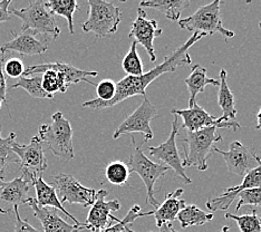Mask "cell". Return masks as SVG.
<instances>
[{
  "label": "cell",
  "mask_w": 261,
  "mask_h": 232,
  "mask_svg": "<svg viewBox=\"0 0 261 232\" xmlns=\"http://www.w3.org/2000/svg\"><path fill=\"white\" fill-rule=\"evenodd\" d=\"M205 34L202 33H193L185 44L180 46L179 48L174 50L168 57H165L164 62L158 66L154 67L147 73H144L142 76H126L116 83V94L114 98L110 102H102L97 98H94L88 102L83 103V107H88L93 110H102L109 109L117 104H120L127 98L133 96H143L146 97V88L152 82L159 79L160 76L168 73H173L181 66H186L192 63V59L189 55V49L193 45L198 43L199 40L205 37Z\"/></svg>",
  "instance_id": "6da1fadb"
},
{
  "label": "cell",
  "mask_w": 261,
  "mask_h": 232,
  "mask_svg": "<svg viewBox=\"0 0 261 232\" xmlns=\"http://www.w3.org/2000/svg\"><path fill=\"white\" fill-rule=\"evenodd\" d=\"M73 127L62 112L51 115V123L41 125L38 131L39 139L54 156L66 161L75 158L73 143Z\"/></svg>",
  "instance_id": "7a4b0ae2"
},
{
  "label": "cell",
  "mask_w": 261,
  "mask_h": 232,
  "mask_svg": "<svg viewBox=\"0 0 261 232\" xmlns=\"http://www.w3.org/2000/svg\"><path fill=\"white\" fill-rule=\"evenodd\" d=\"M217 127H205L195 132H188L183 140L188 144V151L182 160L183 168L194 166L199 171L207 170V160L216 151V144L222 136L216 134Z\"/></svg>",
  "instance_id": "3957f363"
},
{
  "label": "cell",
  "mask_w": 261,
  "mask_h": 232,
  "mask_svg": "<svg viewBox=\"0 0 261 232\" xmlns=\"http://www.w3.org/2000/svg\"><path fill=\"white\" fill-rule=\"evenodd\" d=\"M10 15L17 16L22 20L21 31H31L37 35H50L56 39L61 35L55 15L43 0H32L26 8L11 9Z\"/></svg>",
  "instance_id": "277c9868"
},
{
  "label": "cell",
  "mask_w": 261,
  "mask_h": 232,
  "mask_svg": "<svg viewBox=\"0 0 261 232\" xmlns=\"http://www.w3.org/2000/svg\"><path fill=\"white\" fill-rule=\"evenodd\" d=\"M222 2L215 0L210 4L201 6L191 16L179 20V26L193 33H202L211 36L216 33L220 34L224 38L234 37V32L227 29L222 23L220 5Z\"/></svg>",
  "instance_id": "5b68a950"
},
{
  "label": "cell",
  "mask_w": 261,
  "mask_h": 232,
  "mask_svg": "<svg viewBox=\"0 0 261 232\" xmlns=\"http://www.w3.org/2000/svg\"><path fill=\"white\" fill-rule=\"evenodd\" d=\"M88 7L87 20L82 23L83 32L93 33L97 38L108 37L117 32L122 21L120 8L104 0H90Z\"/></svg>",
  "instance_id": "8992f818"
},
{
  "label": "cell",
  "mask_w": 261,
  "mask_h": 232,
  "mask_svg": "<svg viewBox=\"0 0 261 232\" xmlns=\"http://www.w3.org/2000/svg\"><path fill=\"white\" fill-rule=\"evenodd\" d=\"M132 143L134 146V151L127 162V166L129 168L130 172L138 174L142 178V181H143L147 193L146 203H150L156 209V208H159L160 203L155 199V196H154V186H155V183L160 177L167 173L170 168L167 165L159 164L151 161L143 153V151L136 145L135 140L133 138Z\"/></svg>",
  "instance_id": "52a82bcc"
},
{
  "label": "cell",
  "mask_w": 261,
  "mask_h": 232,
  "mask_svg": "<svg viewBox=\"0 0 261 232\" xmlns=\"http://www.w3.org/2000/svg\"><path fill=\"white\" fill-rule=\"evenodd\" d=\"M50 186L55 189L62 204L68 202L70 204L92 207L96 200V190L82 186L73 175L61 173L51 176Z\"/></svg>",
  "instance_id": "ba28073f"
},
{
  "label": "cell",
  "mask_w": 261,
  "mask_h": 232,
  "mask_svg": "<svg viewBox=\"0 0 261 232\" xmlns=\"http://www.w3.org/2000/svg\"><path fill=\"white\" fill-rule=\"evenodd\" d=\"M158 111L149 99L144 97L142 104L132 114L126 117L115 132L113 133V139L117 140L120 136L129 133H141L143 135L144 142H149L153 139V131L151 128V122L156 117Z\"/></svg>",
  "instance_id": "9c48e42d"
},
{
  "label": "cell",
  "mask_w": 261,
  "mask_h": 232,
  "mask_svg": "<svg viewBox=\"0 0 261 232\" xmlns=\"http://www.w3.org/2000/svg\"><path fill=\"white\" fill-rule=\"evenodd\" d=\"M179 131V116L175 115L173 122H172L171 133L168 140L161 143L159 146H150L149 152L152 158L162 161L165 165L169 166L170 170H173L175 175L179 176L183 183L191 184L192 180L186 174L185 168L182 165V159L176 146V135Z\"/></svg>",
  "instance_id": "30bf717a"
},
{
  "label": "cell",
  "mask_w": 261,
  "mask_h": 232,
  "mask_svg": "<svg viewBox=\"0 0 261 232\" xmlns=\"http://www.w3.org/2000/svg\"><path fill=\"white\" fill-rule=\"evenodd\" d=\"M43 145L38 135L32 138L26 145H20L16 142L11 144L13 152L19 159V169L23 175H41L48 168Z\"/></svg>",
  "instance_id": "8fae6325"
},
{
  "label": "cell",
  "mask_w": 261,
  "mask_h": 232,
  "mask_svg": "<svg viewBox=\"0 0 261 232\" xmlns=\"http://www.w3.org/2000/svg\"><path fill=\"white\" fill-rule=\"evenodd\" d=\"M172 114L176 116H181L183 122V128L188 132H195V131L202 130L205 127H217V128H240V124L238 122H223L220 123L218 118L210 115L202 106L198 103H194L193 106L189 107L187 110L173 109L171 111Z\"/></svg>",
  "instance_id": "7c38bea8"
},
{
  "label": "cell",
  "mask_w": 261,
  "mask_h": 232,
  "mask_svg": "<svg viewBox=\"0 0 261 232\" xmlns=\"http://www.w3.org/2000/svg\"><path fill=\"white\" fill-rule=\"evenodd\" d=\"M33 175L16 177L13 181H4L0 176V213L10 214L20 204H25L32 184Z\"/></svg>",
  "instance_id": "4fadbf2b"
},
{
  "label": "cell",
  "mask_w": 261,
  "mask_h": 232,
  "mask_svg": "<svg viewBox=\"0 0 261 232\" xmlns=\"http://www.w3.org/2000/svg\"><path fill=\"white\" fill-rule=\"evenodd\" d=\"M215 153L222 156L228 170L231 173L239 176L247 175L249 172L257 168L261 161L258 154L243 145L239 141H233L231 143L228 152L221 151L216 147Z\"/></svg>",
  "instance_id": "5bb4252c"
},
{
  "label": "cell",
  "mask_w": 261,
  "mask_h": 232,
  "mask_svg": "<svg viewBox=\"0 0 261 232\" xmlns=\"http://www.w3.org/2000/svg\"><path fill=\"white\" fill-rule=\"evenodd\" d=\"M162 32V29L159 28L156 20L147 19V15L143 8L138 9V15L130 26L129 37L133 38L136 44L143 46L153 63L156 62L154 39L161 35Z\"/></svg>",
  "instance_id": "9a60e30c"
},
{
  "label": "cell",
  "mask_w": 261,
  "mask_h": 232,
  "mask_svg": "<svg viewBox=\"0 0 261 232\" xmlns=\"http://www.w3.org/2000/svg\"><path fill=\"white\" fill-rule=\"evenodd\" d=\"M108 195L106 190L97 191L96 200L91 207V210L87 214L86 221L82 223L83 230H91L92 232L103 230L111 225V220L113 217L111 212L121 209V203L117 200L105 201V196Z\"/></svg>",
  "instance_id": "2e32d148"
},
{
  "label": "cell",
  "mask_w": 261,
  "mask_h": 232,
  "mask_svg": "<svg viewBox=\"0 0 261 232\" xmlns=\"http://www.w3.org/2000/svg\"><path fill=\"white\" fill-rule=\"evenodd\" d=\"M261 187V161L259 165L256 169L249 172L247 175L243 177V181L236 187H230L224 190V192L217 196L215 199H211L206 202V208L210 211H218L222 210L225 211L229 209V207L233 203L234 199L238 196V194L243 191V190L251 189V188H258Z\"/></svg>",
  "instance_id": "e0dca14e"
},
{
  "label": "cell",
  "mask_w": 261,
  "mask_h": 232,
  "mask_svg": "<svg viewBox=\"0 0 261 232\" xmlns=\"http://www.w3.org/2000/svg\"><path fill=\"white\" fill-rule=\"evenodd\" d=\"M13 34V39L8 43H5L0 47V55H5L6 53L15 51L21 55H40L48 50L47 41L41 40L37 37V34L31 31H21V33Z\"/></svg>",
  "instance_id": "ac0fdd59"
},
{
  "label": "cell",
  "mask_w": 261,
  "mask_h": 232,
  "mask_svg": "<svg viewBox=\"0 0 261 232\" xmlns=\"http://www.w3.org/2000/svg\"><path fill=\"white\" fill-rule=\"evenodd\" d=\"M47 70H54V71H57V73H61L65 77V80H66L68 86H70L72 84H77V83H80L82 81L88 83V84L96 86L95 83L88 80V77H96L98 75L97 71L82 70L72 66V65L63 63V62L39 64V65H34V66H29L25 69L23 76L28 77L29 75L43 74Z\"/></svg>",
  "instance_id": "d6986e66"
},
{
  "label": "cell",
  "mask_w": 261,
  "mask_h": 232,
  "mask_svg": "<svg viewBox=\"0 0 261 232\" xmlns=\"http://www.w3.org/2000/svg\"><path fill=\"white\" fill-rule=\"evenodd\" d=\"M25 204L31 207L34 211V217H36L44 228V232H74L83 230L82 227L70 224L59 216L54 208H44L37 204L35 198H27Z\"/></svg>",
  "instance_id": "ffe728a7"
},
{
  "label": "cell",
  "mask_w": 261,
  "mask_h": 232,
  "mask_svg": "<svg viewBox=\"0 0 261 232\" xmlns=\"http://www.w3.org/2000/svg\"><path fill=\"white\" fill-rule=\"evenodd\" d=\"M32 184L33 187H35V190H36V198H35V200H36L39 207L54 208L56 210L62 211L65 216L68 217L72 221H74L75 225H77V227H82V223L79 220L65 209L64 205L61 203L55 189L53 188L50 184L45 182L41 175L32 176Z\"/></svg>",
  "instance_id": "44dd1931"
},
{
  "label": "cell",
  "mask_w": 261,
  "mask_h": 232,
  "mask_svg": "<svg viewBox=\"0 0 261 232\" xmlns=\"http://www.w3.org/2000/svg\"><path fill=\"white\" fill-rule=\"evenodd\" d=\"M183 192H185L183 189H176L174 192L169 193L163 203L154 210L153 216L155 217V222L159 228L164 223H173L177 214L186 207V201L181 199Z\"/></svg>",
  "instance_id": "7402d4cb"
},
{
  "label": "cell",
  "mask_w": 261,
  "mask_h": 232,
  "mask_svg": "<svg viewBox=\"0 0 261 232\" xmlns=\"http://www.w3.org/2000/svg\"><path fill=\"white\" fill-rule=\"evenodd\" d=\"M185 83L187 84L188 91L190 94L189 107H191L193 106L194 103H197L195 102V98H197L200 93L204 92V89L207 85H220V82L219 81L215 79H209V77L206 76V69L199 64L192 65L191 73H190L189 77H187L185 80Z\"/></svg>",
  "instance_id": "603a6c76"
},
{
  "label": "cell",
  "mask_w": 261,
  "mask_h": 232,
  "mask_svg": "<svg viewBox=\"0 0 261 232\" xmlns=\"http://www.w3.org/2000/svg\"><path fill=\"white\" fill-rule=\"evenodd\" d=\"M228 73L225 69H221L220 71V85H219L218 92V104L221 107L222 115L218 118L220 123L223 122H233L237 110L234 103V95L231 92V89L228 85Z\"/></svg>",
  "instance_id": "cb8c5ba5"
},
{
  "label": "cell",
  "mask_w": 261,
  "mask_h": 232,
  "mask_svg": "<svg viewBox=\"0 0 261 232\" xmlns=\"http://www.w3.org/2000/svg\"><path fill=\"white\" fill-rule=\"evenodd\" d=\"M190 5L189 0H149L141 2L140 8H152L163 14L172 21H179L181 14Z\"/></svg>",
  "instance_id": "d4e9b609"
},
{
  "label": "cell",
  "mask_w": 261,
  "mask_h": 232,
  "mask_svg": "<svg viewBox=\"0 0 261 232\" xmlns=\"http://www.w3.org/2000/svg\"><path fill=\"white\" fill-rule=\"evenodd\" d=\"M215 217L212 212H205L194 204L186 205L177 214L176 219L181 223L183 229L192 227V225H203L210 222Z\"/></svg>",
  "instance_id": "484cf974"
},
{
  "label": "cell",
  "mask_w": 261,
  "mask_h": 232,
  "mask_svg": "<svg viewBox=\"0 0 261 232\" xmlns=\"http://www.w3.org/2000/svg\"><path fill=\"white\" fill-rule=\"evenodd\" d=\"M47 6L54 15L66 18L69 33L74 34V14L80 8L76 0H49Z\"/></svg>",
  "instance_id": "4316f807"
},
{
  "label": "cell",
  "mask_w": 261,
  "mask_h": 232,
  "mask_svg": "<svg viewBox=\"0 0 261 232\" xmlns=\"http://www.w3.org/2000/svg\"><path fill=\"white\" fill-rule=\"evenodd\" d=\"M10 88H22L31 95L34 98H41V99H53L54 96H50L47 94L43 86H41V76L34 75L32 77L21 76L20 79L17 81V83L10 86Z\"/></svg>",
  "instance_id": "83f0119b"
},
{
  "label": "cell",
  "mask_w": 261,
  "mask_h": 232,
  "mask_svg": "<svg viewBox=\"0 0 261 232\" xmlns=\"http://www.w3.org/2000/svg\"><path fill=\"white\" fill-rule=\"evenodd\" d=\"M41 86L43 89L49 94L50 96H54V94L59 93H66L67 88L69 87L65 77L54 70H47L43 73L41 76Z\"/></svg>",
  "instance_id": "f1b7e54d"
},
{
  "label": "cell",
  "mask_w": 261,
  "mask_h": 232,
  "mask_svg": "<svg viewBox=\"0 0 261 232\" xmlns=\"http://www.w3.org/2000/svg\"><path fill=\"white\" fill-rule=\"evenodd\" d=\"M2 130L3 127L0 126V176H4L5 170L9 163H19V159L11 148V144L16 139V133L11 132L8 138L4 139L2 136Z\"/></svg>",
  "instance_id": "f546056e"
},
{
  "label": "cell",
  "mask_w": 261,
  "mask_h": 232,
  "mask_svg": "<svg viewBox=\"0 0 261 232\" xmlns=\"http://www.w3.org/2000/svg\"><path fill=\"white\" fill-rule=\"evenodd\" d=\"M130 174L129 168L122 161H113L105 169V176L108 181L114 186H124L128 181Z\"/></svg>",
  "instance_id": "4dcf8cb0"
},
{
  "label": "cell",
  "mask_w": 261,
  "mask_h": 232,
  "mask_svg": "<svg viewBox=\"0 0 261 232\" xmlns=\"http://www.w3.org/2000/svg\"><path fill=\"white\" fill-rule=\"evenodd\" d=\"M225 218L234 220L240 232H261V218L258 216L256 210L251 213L237 216L233 213H225Z\"/></svg>",
  "instance_id": "1f68e13d"
},
{
  "label": "cell",
  "mask_w": 261,
  "mask_h": 232,
  "mask_svg": "<svg viewBox=\"0 0 261 232\" xmlns=\"http://www.w3.org/2000/svg\"><path fill=\"white\" fill-rule=\"evenodd\" d=\"M122 67L127 76H142L144 74L143 63H142L138 53V44L134 40L130 44L129 50L123 59Z\"/></svg>",
  "instance_id": "d6a6232c"
},
{
  "label": "cell",
  "mask_w": 261,
  "mask_h": 232,
  "mask_svg": "<svg viewBox=\"0 0 261 232\" xmlns=\"http://www.w3.org/2000/svg\"><path fill=\"white\" fill-rule=\"evenodd\" d=\"M153 214H154V210L143 213V212H141V208L139 205H134L130 208V210L128 211L125 218L122 220H117L114 225H110V227H108V228L99 230V231H95V232H123L124 229L127 227V224L133 223L138 218L153 216Z\"/></svg>",
  "instance_id": "836d02e7"
},
{
  "label": "cell",
  "mask_w": 261,
  "mask_h": 232,
  "mask_svg": "<svg viewBox=\"0 0 261 232\" xmlns=\"http://www.w3.org/2000/svg\"><path fill=\"white\" fill-rule=\"evenodd\" d=\"M239 201L237 203L236 211H239L245 205L261 207V187L243 190L238 194Z\"/></svg>",
  "instance_id": "e575fe53"
},
{
  "label": "cell",
  "mask_w": 261,
  "mask_h": 232,
  "mask_svg": "<svg viewBox=\"0 0 261 232\" xmlns=\"http://www.w3.org/2000/svg\"><path fill=\"white\" fill-rule=\"evenodd\" d=\"M96 94L97 99L105 103L110 102L116 94V83L110 79L100 81L98 84H96Z\"/></svg>",
  "instance_id": "d590c367"
},
{
  "label": "cell",
  "mask_w": 261,
  "mask_h": 232,
  "mask_svg": "<svg viewBox=\"0 0 261 232\" xmlns=\"http://www.w3.org/2000/svg\"><path fill=\"white\" fill-rule=\"evenodd\" d=\"M25 69V65L20 58L13 57L4 63V74L10 79H20Z\"/></svg>",
  "instance_id": "8d00e7d4"
},
{
  "label": "cell",
  "mask_w": 261,
  "mask_h": 232,
  "mask_svg": "<svg viewBox=\"0 0 261 232\" xmlns=\"http://www.w3.org/2000/svg\"><path fill=\"white\" fill-rule=\"evenodd\" d=\"M15 213V232H41L40 230L35 229L29 224L28 220H23L18 211V208L14 210Z\"/></svg>",
  "instance_id": "74e56055"
},
{
  "label": "cell",
  "mask_w": 261,
  "mask_h": 232,
  "mask_svg": "<svg viewBox=\"0 0 261 232\" xmlns=\"http://www.w3.org/2000/svg\"><path fill=\"white\" fill-rule=\"evenodd\" d=\"M4 63L5 55H0V109L3 103H7V99H6L7 85H6V76L4 74Z\"/></svg>",
  "instance_id": "f35d334b"
},
{
  "label": "cell",
  "mask_w": 261,
  "mask_h": 232,
  "mask_svg": "<svg viewBox=\"0 0 261 232\" xmlns=\"http://www.w3.org/2000/svg\"><path fill=\"white\" fill-rule=\"evenodd\" d=\"M10 4L11 0H2L0 2V23L11 20V15L8 9Z\"/></svg>",
  "instance_id": "ab89813d"
},
{
  "label": "cell",
  "mask_w": 261,
  "mask_h": 232,
  "mask_svg": "<svg viewBox=\"0 0 261 232\" xmlns=\"http://www.w3.org/2000/svg\"><path fill=\"white\" fill-rule=\"evenodd\" d=\"M123 232H135V231L130 230V229H128V228L126 227L125 229H124ZM150 232H152V231H150ZM156 232H180V231L175 230V229L173 228V224H171V223H164V224L161 225V227L159 228V231H156Z\"/></svg>",
  "instance_id": "60d3db41"
},
{
  "label": "cell",
  "mask_w": 261,
  "mask_h": 232,
  "mask_svg": "<svg viewBox=\"0 0 261 232\" xmlns=\"http://www.w3.org/2000/svg\"><path fill=\"white\" fill-rule=\"evenodd\" d=\"M256 128L261 130V109H260L258 115H257V126H256Z\"/></svg>",
  "instance_id": "b9f144b4"
},
{
  "label": "cell",
  "mask_w": 261,
  "mask_h": 232,
  "mask_svg": "<svg viewBox=\"0 0 261 232\" xmlns=\"http://www.w3.org/2000/svg\"><path fill=\"white\" fill-rule=\"evenodd\" d=\"M219 232H230V228L228 227V225H224V227Z\"/></svg>",
  "instance_id": "7bdbcfd3"
},
{
  "label": "cell",
  "mask_w": 261,
  "mask_h": 232,
  "mask_svg": "<svg viewBox=\"0 0 261 232\" xmlns=\"http://www.w3.org/2000/svg\"><path fill=\"white\" fill-rule=\"evenodd\" d=\"M259 27H260V28H261V22H260V23H259Z\"/></svg>",
  "instance_id": "ee69618b"
},
{
  "label": "cell",
  "mask_w": 261,
  "mask_h": 232,
  "mask_svg": "<svg viewBox=\"0 0 261 232\" xmlns=\"http://www.w3.org/2000/svg\"><path fill=\"white\" fill-rule=\"evenodd\" d=\"M74 232H80V230H76V231H74Z\"/></svg>",
  "instance_id": "f6af8a7d"
}]
</instances>
